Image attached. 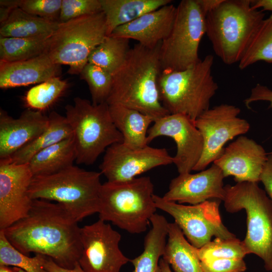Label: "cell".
I'll return each instance as SVG.
<instances>
[{
	"label": "cell",
	"instance_id": "cell-30",
	"mask_svg": "<svg viewBox=\"0 0 272 272\" xmlns=\"http://www.w3.org/2000/svg\"><path fill=\"white\" fill-rule=\"evenodd\" d=\"M49 38L0 36V61L16 62L38 56L45 53Z\"/></svg>",
	"mask_w": 272,
	"mask_h": 272
},
{
	"label": "cell",
	"instance_id": "cell-29",
	"mask_svg": "<svg viewBox=\"0 0 272 272\" xmlns=\"http://www.w3.org/2000/svg\"><path fill=\"white\" fill-rule=\"evenodd\" d=\"M130 49L129 39L107 36L91 53L88 62L113 75L125 61Z\"/></svg>",
	"mask_w": 272,
	"mask_h": 272
},
{
	"label": "cell",
	"instance_id": "cell-16",
	"mask_svg": "<svg viewBox=\"0 0 272 272\" xmlns=\"http://www.w3.org/2000/svg\"><path fill=\"white\" fill-rule=\"evenodd\" d=\"M33 177L28 164L0 160V230L28 215L33 201L29 194Z\"/></svg>",
	"mask_w": 272,
	"mask_h": 272
},
{
	"label": "cell",
	"instance_id": "cell-14",
	"mask_svg": "<svg viewBox=\"0 0 272 272\" xmlns=\"http://www.w3.org/2000/svg\"><path fill=\"white\" fill-rule=\"evenodd\" d=\"M173 163V157L165 148L149 145L132 148L118 143L106 149L99 168L107 181L119 182L132 179L154 168Z\"/></svg>",
	"mask_w": 272,
	"mask_h": 272
},
{
	"label": "cell",
	"instance_id": "cell-39",
	"mask_svg": "<svg viewBox=\"0 0 272 272\" xmlns=\"http://www.w3.org/2000/svg\"><path fill=\"white\" fill-rule=\"evenodd\" d=\"M258 101L269 102V107L272 108V90L265 86L257 84L251 89L250 96L244 100V103L248 109H250L251 103Z\"/></svg>",
	"mask_w": 272,
	"mask_h": 272
},
{
	"label": "cell",
	"instance_id": "cell-45",
	"mask_svg": "<svg viewBox=\"0 0 272 272\" xmlns=\"http://www.w3.org/2000/svg\"><path fill=\"white\" fill-rule=\"evenodd\" d=\"M0 272H16L15 267H10L7 265H0Z\"/></svg>",
	"mask_w": 272,
	"mask_h": 272
},
{
	"label": "cell",
	"instance_id": "cell-33",
	"mask_svg": "<svg viewBox=\"0 0 272 272\" xmlns=\"http://www.w3.org/2000/svg\"><path fill=\"white\" fill-rule=\"evenodd\" d=\"M248 251L243 241L236 237L223 239L216 238L198 248L200 261L216 259H243Z\"/></svg>",
	"mask_w": 272,
	"mask_h": 272
},
{
	"label": "cell",
	"instance_id": "cell-34",
	"mask_svg": "<svg viewBox=\"0 0 272 272\" xmlns=\"http://www.w3.org/2000/svg\"><path fill=\"white\" fill-rule=\"evenodd\" d=\"M80 75L88 85L92 103L96 105L106 102L112 89L113 75L104 69L89 62Z\"/></svg>",
	"mask_w": 272,
	"mask_h": 272
},
{
	"label": "cell",
	"instance_id": "cell-15",
	"mask_svg": "<svg viewBox=\"0 0 272 272\" xmlns=\"http://www.w3.org/2000/svg\"><path fill=\"white\" fill-rule=\"evenodd\" d=\"M161 136L172 138L177 151L173 163L179 174L190 173L199 160L203 149L202 137L194 122L182 114H169L154 121L148 131V144Z\"/></svg>",
	"mask_w": 272,
	"mask_h": 272
},
{
	"label": "cell",
	"instance_id": "cell-28",
	"mask_svg": "<svg viewBox=\"0 0 272 272\" xmlns=\"http://www.w3.org/2000/svg\"><path fill=\"white\" fill-rule=\"evenodd\" d=\"M47 128L35 140L22 147L7 159L16 164H27L38 152L73 134L72 129L65 116L55 111L48 116Z\"/></svg>",
	"mask_w": 272,
	"mask_h": 272
},
{
	"label": "cell",
	"instance_id": "cell-8",
	"mask_svg": "<svg viewBox=\"0 0 272 272\" xmlns=\"http://www.w3.org/2000/svg\"><path fill=\"white\" fill-rule=\"evenodd\" d=\"M65 117L73 131L76 163L90 165L110 146L122 143L106 102L94 105L81 97L65 107Z\"/></svg>",
	"mask_w": 272,
	"mask_h": 272
},
{
	"label": "cell",
	"instance_id": "cell-42",
	"mask_svg": "<svg viewBox=\"0 0 272 272\" xmlns=\"http://www.w3.org/2000/svg\"><path fill=\"white\" fill-rule=\"evenodd\" d=\"M202 12L205 16L217 8L223 0H196Z\"/></svg>",
	"mask_w": 272,
	"mask_h": 272
},
{
	"label": "cell",
	"instance_id": "cell-13",
	"mask_svg": "<svg viewBox=\"0 0 272 272\" xmlns=\"http://www.w3.org/2000/svg\"><path fill=\"white\" fill-rule=\"evenodd\" d=\"M82 252L79 263L85 272H120L130 261L119 248L121 235L105 221L81 228Z\"/></svg>",
	"mask_w": 272,
	"mask_h": 272
},
{
	"label": "cell",
	"instance_id": "cell-26",
	"mask_svg": "<svg viewBox=\"0 0 272 272\" xmlns=\"http://www.w3.org/2000/svg\"><path fill=\"white\" fill-rule=\"evenodd\" d=\"M76 151L73 135L36 153L27 163L33 176L48 175L73 166Z\"/></svg>",
	"mask_w": 272,
	"mask_h": 272
},
{
	"label": "cell",
	"instance_id": "cell-35",
	"mask_svg": "<svg viewBox=\"0 0 272 272\" xmlns=\"http://www.w3.org/2000/svg\"><path fill=\"white\" fill-rule=\"evenodd\" d=\"M0 265H12L25 272H48L43 266L41 254L33 257L24 254L9 242L4 232L0 230Z\"/></svg>",
	"mask_w": 272,
	"mask_h": 272
},
{
	"label": "cell",
	"instance_id": "cell-31",
	"mask_svg": "<svg viewBox=\"0 0 272 272\" xmlns=\"http://www.w3.org/2000/svg\"><path fill=\"white\" fill-rule=\"evenodd\" d=\"M259 61L272 63V14L260 23L238 62L244 70Z\"/></svg>",
	"mask_w": 272,
	"mask_h": 272
},
{
	"label": "cell",
	"instance_id": "cell-19",
	"mask_svg": "<svg viewBox=\"0 0 272 272\" xmlns=\"http://www.w3.org/2000/svg\"><path fill=\"white\" fill-rule=\"evenodd\" d=\"M48 124V116L41 111L28 108L14 118L1 109L0 160L11 157L37 138Z\"/></svg>",
	"mask_w": 272,
	"mask_h": 272
},
{
	"label": "cell",
	"instance_id": "cell-11",
	"mask_svg": "<svg viewBox=\"0 0 272 272\" xmlns=\"http://www.w3.org/2000/svg\"><path fill=\"white\" fill-rule=\"evenodd\" d=\"M157 209L171 216L189 243L199 248L213 236L223 239L235 237L223 224L219 212L220 200H209L196 205L186 206L165 200L154 194Z\"/></svg>",
	"mask_w": 272,
	"mask_h": 272
},
{
	"label": "cell",
	"instance_id": "cell-22",
	"mask_svg": "<svg viewBox=\"0 0 272 272\" xmlns=\"http://www.w3.org/2000/svg\"><path fill=\"white\" fill-rule=\"evenodd\" d=\"M108 106L112 121L122 135L123 145L132 148L149 145L148 131L150 125L154 122L152 117L122 105Z\"/></svg>",
	"mask_w": 272,
	"mask_h": 272
},
{
	"label": "cell",
	"instance_id": "cell-38",
	"mask_svg": "<svg viewBox=\"0 0 272 272\" xmlns=\"http://www.w3.org/2000/svg\"><path fill=\"white\" fill-rule=\"evenodd\" d=\"M203 272H243L246 269L243 259H216L200 261Z\"/></svg>",
	"mask_w": 272,
	"mask_h": 272
},
{
	"label": "cell",
	"instance_id": "cell-18",
	"mask_svg": "<svg viewBox=\"0 0 272 272\" xmlns=\"http://www.w3.org/2000/svg\"><path fill=\"white\" fill-rule=\"evenodd\" d=\"M267 158L261 145L241 135L224 148L213 163L221 169L225 177L233 176L237 183H257Z\"/></svg>",
	"mask_w": 272,
	"mask_h": 272
},
{
	"label": "cell",
	"instance_id": "cell-36",
	"mask_svg": "<svg viewBox=\"0 0 272 272\" xmlns=\"http://www.w3.org/2000/svg\"><path fill=\"white\" fill-rule=\"evenodd\" d=\"M102 12L100 0H62L59 23Z\"/></svg>",
	"mask_w": 272,
	"mask_h": 272
},
{
	"label": "cell",
	"instance_id": "cell-9",
	"mask_svg": "<svg viewBox=\"0 0 272 272\" xmlns=\"http://www.w3.org/2000/svg\"><path fill=\"white\" fill-rule=\"evenodd\" d=\"M107 36L103 12L59 23L44 53L58 65H67L71 75H80L92 51Z\"/></svg>",
	"mask_w": 272,
	"mask_h": 272
},
{
	"label": "cell",
	"instance_id": "cell-17",
	"mask_svg": "<svg viewBox=\"0 0 272 272\" xmlns=\"http://www.w3.org/2000/svg\"><path fill=\"white\" fill-rule=\"evenodd\" d=\"M224 178L221 169L214 163L195 174H179L171 180L168 191L162 197L167 201L191 205L211 199L223 201Z\"/></svg>",
	"mask_w": 272,
	"mask_h": 272
},
{
	"label": "cell",
	"instance_id": "cell-23",
	"mask_svg": "<svg viewBox=\"0 0 272 272\" xmlns=\"http://www.w3.org/2000/svg\"><path fill=\"white\" fill-rule=\"evenodd\" d=\"M152 227L145 237L142 253L130 261L133 272H162L160 260L164 253L169 223L162 215L155 214L150 220Z\"/></svg>",
	"mask_w": 272,
	"mask_h": 272
},
{
	"label": "cell",
	"instance_id": "cell-20",
	"mask_svg": "<svg viewBox=\"0 0 272 272\" xmlns=\"http://www.w3.org/2000/svg\"><path fill=\"white\" fill-rule=\"evenodd\" d=\"M176 13V7L165 5L118 27L110 36L133 39L146 48L154 49L169 35Z\"/></svg>",
	"mask_w": 272,
	"mask_h": 272
},
{
	"label": "cell",
	"instance_id": "cell-2",
	"mask_svg": "<svg viewBox=\"0 0 272 272\" xmlns=\"http://www.w3.org/2000/svg\"><path fill=\"white\" fill-rule=\"evenodd\" d=\"M160 45L150 49L138 43L130 48L125 61L113 75L108 105L133 109L154 121L170 114L160 101L158 89L162 71Z\"/></svg>",
	"mask_w": 272,
	"mask_h": 272
},
{
	"label": "cell",
	"instance_id": "cell-27",
	"mask_svg": "<svg viewBox=\"0 0 272 272\" xmlns=\"http://www.w3.org/2000/svg\"><path fill=\"white\" fill-rule=\"evenodd\" d=\"M59 23L31 15L20 8L14 9L8 19L1 23L0 36L15 38H49Z\"/></svg>",
	"mask_w": 272,
	"mask_h": 272
},
{
	"label": "cell",
	"instance_id": "cell-43",
	"mask_svg": "<svg viewBox=\"0 0 272 272\" xmlns=\"http://www.w3.org/2000/svg\"><path fill=\"white\" fill-rule=\"evenodd\" d=\"M252 7L254 9L262 8V11L272 12V0H252Z\"/></svg>",
	"mask_w": 272,
	"mask_h": 272
},
{
	"label": "cell",
	"instance_id": "cell-7",
	"mask_svg": "<svg viewBox=\"0 0 272 272\" xmlns=\"http://www.w3.org/2000/svg\"><path fill=\"white\" fill-rule=\"evenodd\" d=\"M224 188L226 210L246 213L247 232L243 242L249 254L259 257L265 269L272 271V200L256 182H237Z\"/></svg>",
	"mask_w": 272,
	"mask_h": 272
},
{
	"label": "cell",
	"instance_id": "cell-3",
	"mask_svg": "<svg viewBox=\"0 0 272 272\" xmlns=\"http://www.w3.org/2000/svg\"><path fill=\"white\" fill-rule=\"evenodd\" d=\"M252 0H223L206 16V34L215 54L226 64L239 62L264 19Z\"/></svg>",
	"mask_w": 272,
	"mask_h": 272
},
{
	"label": "cell",
	"instance_id": "cell-12",
	"mask_svg": "<svg viewBox=\"0 0 272 272\" xmlns=\"http://www.w3.org/2000/svg\"><path fill=\"white\" fill-rule=\"evenodd\" d=\"M238 107L222 104L209 108L194 121L203 140L201 156L193 171H200L218 159L225 144L238 135L248 132L250 124L238 117Z\"/></svg>",
	"mask_w": 272,
	"mask_h": 272
},
{
	"label": "cell",
	"instance_id": "cell-21",
	"mask_svg": "<svg viewBox=\"0 0 272 272\" xmlns=\"http://www.w3.org/2000/svg\"><path fill=\"white\" fill-rule=\"evenodd\" d=\"M60 66L53 63L45 53L23 61H0V88L6 89L39 84L58 77Z\"/></svg>",
	"mask_w": 272,
	"mask_h": 272
},
{
	"label": "cell",
	"instance_id": "cell-24",
	"mask_svg": "<svg viewBox=\"0 0 272 272\" xmlns=\"http://www.w3.org/2000/svg\"><path fill=\"white\" fill-rule=\"evenodd\" d=\"M106 20L107 36L118 27L148 12L171 4V0H100Z\"/></svg>",
	"mask_w": 272,
	"mask_h": 272
},
{
	"label": "cell",
	"instance_id": "cell-5",
	"mask_svg": "<svg viewBox=\"0 0 272 272\" xmlns=\"http://www.w3.org/2000/svg\"><path fill=\"white\" fill-rule=\"evenodd\" d=\"M101 174L73 165L55 174L33 176L29 194L33 200L63 206L79 222L98 213Z\"/></svg>",
	"mask_w": 272,
	"mask_h": 272
},
{
	"label": "cell",
	"instance_id": "cell-32",
	"mask_svg": "<svg viewBox=\"0 0 272 272\" xmlns=\"http://www.w3.org/2000/svg\"><path fill=\"white\" fill-rule=\"evenodd\" d=\"M67 87V82L59 77L50 78L30 89L25 96V103L29 108L42 111L52 105Z\"/></svg>",
	"mask_w": 272,
	"mask_h": 272
},
{
	"label": "cell",
	"instance_id": "cell-1",
	"mask_svg": "<svg viewBox=\"0 0 272 272\" xmlns=\"http://www.w3.org/2000/svg\"><path fill=\"white\" fill-rule=\"evenodd\" d=\"M78 223L63 206L34 199L26 217L2 231L21 253L42 254L60 266L72 269L82 252Z\"/></svg>",
	"mask_w": 272,
	"mask_h": 272
},
{
	"label": "cell",
	"instance_id": "cell-25",
	"mask_svg": "<svg viewBox=\"0 0 272 272\" xmlns=\"http://www.w3.org/2000/svg\"><path fill=\"white\" fill-rule=\"evenodd\" d=\"M167 237L162 258L174 272H203L198 248L189 243L175 223H169Z\"/></svg>",
	"mask_w": 272,
	"mask_h": 272
},
{
	"label": "cell",
	"instance_id": "cell-44",
	"mask_svg": "<svg viewBox=\"0 0 272 272\" xmlns=\"http://www.w3.org/2000/svg\"><path fill=\"white\" fill-rule=\"evenodd\" d=\"M160 265L162 272H172L169 264L166 262L162 258L160 259Z\"/></svg>",
	"mask_w": 272,
	"mask_h": 272
},
{
	"label": "cell",
	"instance_id": "cell-4",
	"mask_svg": "<svg viewBox=\"0 0 272 272\" xmlns=\"http://www.w3.org/2000/svg\"><path fill=\"white\" fill-rule=\"evenodd\" d=\"M154 185L150 177L102 184L99 193V219L110 221L130 234L145 232L157 210Z\"/></svg>",
	"mask_w": 272,
	"mask_h": 272
},
{
	"label": "cell",
	"instance_id": "cell-46",
	"mask_svg": "<svg viewBox=\"0 0 272 272\" xmlns=\"http://www.w3.org/2000/svg\"><path fill=\"white\" fill-rule=\"evenodd\" d=\"M15 270H16V272H25L24 270H23V269L19 268V267H15Z\"/></svg>",
	"mask_w": 272,
	"mask_h": 272
},
{
	"label": "cell",
	"instance_id": "cell-10",
	"mask_svg": "<svg viewBox=\"0 0 272 272\" xmlns=\"http://www.w3.org/2000/svg\"><path fill=\"white\" fill-rule=\"evenodd\" d=\"M205 34L206 16L196 0L181 1L170 33L160 46L162 71H182L198 62V48Z\"/></svg>",
	"mask_w": 272,
	"mask_h": 272
},
{
	"label": "cell",
	"instance_id": "cell-37",
	"mask_svg": "<svg viewBox=\"0 0 272 272\" xmlns=\"http://www.w3.org/2000/svg\"><path fill=\"white\" fill-rule=\"evenodd\" d=\"M62 0H19V8L31 15L59 22Z\"/></svg>",
	"mask_w": 272,
	"mask_h": 272
},
{
	"label": "cell",
	"instance_id": "cell-40",
	"mask_svg": "<svg viewBox=\"0 0 272 272\" xmlns=\"http://www.w3.org/2000/svg\"><path fill=\"white\" fill-rule=\"evenodd\" d=\"M263 184L265 192L272 200V152L267 155L266 161L259 177Z\"/></svg>",
	"mask_w": 272,
	"mask_h": 272
},
{
	"label": "cell",
	"instance_id": "cell-41",
	"mask_svg": "<svg viewBox=\"0 0 272 272\" xmlns=\"http://www.w3.org/2000/svg\"><path fill=\"white\" fill-rule=\"evenodd\" d=\"M41 262L43 266L48 272H85L79 262L72 269L66 268L57 265L51 258L42 254Z\"/></svg>",
	"mask_w": 272,
	"mask_h": 272
},
{
	"label": "cell",
	"instance_id": "cell-6",
	"mask_svg": "<svg viewBox=\"0 0 272 272\" xmlns=\"http://www.w3.org/2000/svg\"><path fill=\"white\" fill-rule=\"evenodd\" d=\"M214 57L206 55L188 68L162 71L158 81L160 101L170 114H182L193 121L210 108L218 86L212 74Z\"/></svg>",
	"mask_w": 272,
	"mask_h": 272
}]
</instances>
